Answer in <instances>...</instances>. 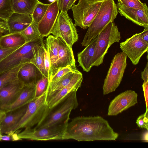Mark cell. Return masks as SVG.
<instances>
[{"mask_svg":"<svg viewBox=\"0 0 148 148\" xmlns=\"http://www.w3.org/2000/svg\"><path fill=\"white\" fill-rule=\"evenodd\" d=\"M26 43L25 38L20 33H8L0 36V47L2 48L20 47Z\"/></svg>","mask_w":148,"mask_h":148,"instance_id":"24","label":"cell"},{"mask_svg":"<svg viewBox=\"0 0 148 148\" xmlns=\"http://www.w3.org/2000/svg\"><path fill=\"white\" fill-rule=\"evenodd\" d=\"M82 73L79 71L70 83L60 90L53 93L46 99L49 109L55 106L61 102L68 95L77 90L83 80Z\"/></svg>","mask_w":148,"mask_h":148,"instance_id":"13","label":"cell"},{"mask_svg":"<svg viewBox=\"0 0 148 148\" xmlns=\"http://www.w3.org/2000/svg\"><path fill=\"white\" fill-rule=\"evenodd\" d=\"M6 116V112L0 109V125Z\"/></svg>","mask_w":148,"mask_h":148,"instance_id":"44","label":"cell"},{"mask_svg":"<svg viewBox=\"0 0 148 148\" xmlns=\"http://www.w3.org/2000/svg\"><path fill=\"white\" fill-rule=\"evenodd\" d=\"M148 110L140 115L137 119L136 123L138 126L141 128L148 130Z\"/></svg>","mask_w":148,"mask_h":148,"instance_id":"35","label":"cell"},{"mask_svg":"<svg viewBox=\"0 0 148 148\" xmlns=\"http://www.w3.org/2000/svg\"><path fill=\"white\" fill-rule=\"evenodd\" d=\"M116 5L121 15L138 25L148 28V9L142 10L129 8L118 3Z\"/></svg>","mask_w":148,"mask_h":148,"instance_id":"16","label":"cell"},{"mask_svg":"<svg viewBox=\"0 0 148 148\" xmlns=\"http://www.w3.org/2000/svg\"><path fill=\"white\" fill-rule=\"evenodd\" d=\"M19 47L9 48H2L0 47V61Z\"/></svg>","mask_w":148,"mask_h":148,"instance_id":"40","label":"cell"},{"mask_svg":"<svg viewBox=\"0 0 148 148\" xmlns=\"http://www.w3.org/2000/svg\"></svg>","mask_w":148,"mask_h":148,"instance_id":"50","label":"cell"},{"mask_svg":"<svg viewBox=\"0 0 148 148\" xmlns=\"http://www.w3.org/2000/svg\"><path fill=\"white\" fill-rule=\"evenodd\" d=\"M49 109L45 92L35 98L28 104L25 114L11 131L15 132L22 128H32L42 120Z\"/></svg>","mask_w":148,"mask_h":148,"instance_id":"4","label":"cell"},{"mask_svg":"<svg viewBox=\"0 0 148 148\" xmlns=\"http://www.w3.org/2000/svg\"><path fill=\"white\" fill-rule=\"evenodd\" d=\"M36 85L24 86L16 100L4 110L5 112L29 103L35 98Z\"/></svg>","mask_w":148,"mask_h":148,"instance_id":"22","label":"cell"},{"mask_svg":"<svg viewBox=\"0 0 148 148\" xmlns=\"http://www.w3.org/2000/svg\"><path fill=\"white\" fill-rule=\"evenodd\" d=\"M23 86L16 79L0 89V109L4 111L16 99Z\"/></svg>","mask_w":148,"mask_h":148,"instance_id":"18","label":"cell"},{"mask_svg":"<svg viewBox=\"0 0 148 148\" xmlns=\"http://www.w3.org/2000/svg\"><path fill=\"white\" fill-rule=\"evenodd\" d=\"M44 65L49 79L51 75V64L49 58L46 47L45 49L44 56Z\"/></svg>","mask_w":148,"mask_h":148,"instance_id":"37","label":"cell"},{"mask_svg":"<svg viewBox=\"0 0 148 148\" xmlns=\"http://www.w3.org/2000/svg\"><path fill=\"white\" fill-rule=\"evenodd\" d=\"M119 134L100 116H78L68 122L62 140L78 141L115 140Z\"/></svg>","mask_w":148,"mask_h":148,"instance_id":"1","label":"cell"},{"mask_svg":"<svg viewBox=\"0 0 148 148\" xmlns=\"http://www.w3.org/2000/svg\"><path fill=\"white\" fill-rule=\"evenodd\" d=\"M121 33L114 22L110 23L97 36L93 60V66H98L102 64L110 47L119 42Z\"/></svg>","mask_w":148,"mask_h":148,"instance_id":"5","label":"cell"},{"mask_svg":"<svg viewBox=\"0 0 148 148\" xmlns=\"http://www.w3.org/2000/svg\"><path fill=\"white\" fill-rule=\"evenodd\" d=\"M141 77L144 82L148 81V63L147 62L143 71L141 72Z\"/></svg>","mask_w":148,"mask_h":148,"instance_id":"42","label":"cell"},{"mask_svg":"<svg viewBox=\"0 0 148 148\" xmlns=\"http://www.w3.org/2000/svg\"><path fill=\"white\" fill-rule=\"evenodd\" d=\"M97 36L93 39L81 52L77 54L79 65L84 71L89 72L93 66V60Z\"/></svg>","mask_w":148,"mask_h":148,"instance_id":"21","label":"cell"},{"mask_svg":"<svg viewBox=\"0 0 148 148\" xmlns=\"http://www.w3.org/2000/svg\"><path fill=\"white\" fill-rule=\"evenodd\" d=\"M43 38L26 42L0 61V73L12 69L22 64L31 62L33 58V48L41 43Z\"/></svg>","mask_w":148,"mask_h":148,"instance_id":"6","label":"cell"},{"mask_svg":"<svg viewBox=\"0 0 148 148\" xmlns=\"http://www.w3.org/2000/svg\"><path fill=\"white\" fill-rule=\"evenodd\" d=\"M2 35H3V33H2L1 32H0V36H2Z\"/></svg>","mask_w":148,"mask_h":148,"instance_id":"48","label":"cell"},{"mask_svg":"<svg viewBox=\"0 0 148 148\" xmlns=\"http://www.w3.org/2000/svg\"><path fill=\"white\" fill-rule=\"evenodd\" d=\"M77 70L76 68H74L69 66L60 69L49 79V82L56 81L70 71H76Z\"/></svg>","mask_w":148,"mask_h":148,"instance_id":"34","label":"cell"},{"mask_svg":"<svg viewBox=\"0 0 148 148\" xmlns=\"http://www.w3.org/2000/svg\"><path fill=\"white\" fill-rule=\"evenodd\" d=\"M45 46L51 62L50 79L55 73L56 63L58 58V44L57 37L52 35L48 36L45 40Z\"/></svg>","mask_w":148,"mask_h":148,"instance_id":"23","label":"cell"},{"mask_svg":"<svg viewBox=\"0 0 148 148\" xmlns=\"http://www.w3.org/2000/svg\"><path fill=\"white\" fill-rule=\"evenodd\" d=\"M49 5L39 1L35 6L32 14L33 21L38 24L45 14Z\"/></svg>","mask_w":148,"mask_h":148,"instance_id":"30","label":"cell"},{"mask_svg":"<svg viewBox=\"0 0 148 148\" xmlns=\"http://www.w3.org/2000/svg\"><path fill=\"white\" fill-rule=\"evenodd\" d=\"M122 52L130 59L132 64L136 65L142 56L148 51V43L140 37L139 33H136L120 43Z\"/></svg>","mask_w":148,"mask_h":148,"instance_id":"11","label":"cell"},{"mask_svg":"<svg viewBox=\"0 0 148 148\" xmlns=\"http://www.w3.org/2000/svg\"><path fill=\"white\" fill-rule=\"evenodd\" d=\"M60 10L57 0L50 4L45 14L38 25V30L42 38L51 34Z\"/></svg>","mask_w":148,"mask_h":148,"instance_id":"14","label":"cell"},{"mask_svg":"<svg viewBox=\"0 0 148 148\" xmlns=\"http://www.w3.org/2000/svg\"><path fill=\"white\" fill-rule=\"evenodd\" d=\"M77 0H75V1H77Z\"/></svg>","mask_w":148,"mask_h":148,"instance_id":"49","label":"cell"},{"mask_svg":"<svg viewBox=\"0 0 148 148\" xmlns=\"http://www.w3.org/2000/svg\"><path fill=\"white\" fill-rule=\"evenodd\" d=\"M139 34L141 38L148 43V28H144L143 31L139 33Z\"/></svg>","mask_w":148,"mask_h":148,"instance_id":"43","label":"cell"},{"mask_svg":"<svg viewBox=\"0 0 148 148\" xmlns=\"http://www.w3.org/2000/svg\"><path fill=\"white\" fill-rule=\"evenodd\" d=\"M49 82V78L44 76L36 85L35 98L38 97L46 92Z\"/></svg>","mask_w":148,"mask_h":148,"instance_id":"32","label":"cell"},{"mask_svg":"<svg viewBox=\"0 0 148 148\" xmlns=\"http://www.w3.org/2000/svg\"><path fill=\"white\" fill-rule=\"evenodd\" d=\"M51 34L61 38L71 47L78 39L76 26L67 12L61 11L59 13Z\"/></svg>","mask_w":148,"mask_h":148,"instance_id":"10","label":"cell"},{"mask_svg":"<svg viewBox=\"0 0 148 148\" xmlns=\"http://www.w3.org/2000/svg\"><path fill=\"white\" fill-rule=\"evenodd\" d=\"M143 89L146 107V110H148V81L143 83Z\"/></svg>","mask_w":148,"mask_h":148,"instance_id":"41","label":"cell"},{"mask_svg":"<svg viewBox=\"0 0 148 148\" xmlns=\"http://www.w3.org/2000/svg\"><path fill=\"white\" fill-rule=\"evenodd\" d=\"M14 12L32 14L38 0H10Z\"/></svg>","mask_w":148,"mask_h":148,"instance_id":"26","label":"cell"},{"mask_svg":"<svg viewBox=\"0 0 148 148\" xmlns=\"http://www.w3.org/2000/svg\"><path fill=\"white\" fill-rule=\"evenodd\" d=\"M118 11L114 0H103L97 15L88 27L82 45L86 46L110 22L114 21Z\"/></svg>","mask_w":148,"mask_h":148,"instance_id":"2","label":"cell"},{"mask_svg":"<svg viewBox=\"0 0 148 148\" xmlns=\"http://www.w3.org/2000/svg\"><path fill=\"white\" fill-rule=\"evenodd\" d=\"M118 1L129 8L142 10L148 9L146 3H142L140 0H118Z\"/></svg>","mask_w":148,"mask_h":148,"instance_id":"33","label":"cell"},{"mask_svg":"<svg viewBox=\"0 0 148 148\" xmlns=\"http://www.w3.org/2000/svg\"><path fill=\"white\" fill-rule=\"evenodd\" d=\"M56 37L58 44V54L56 63L55 73L58 69L67 66L76 68L72 47L61 38Z\"/></svg>","mask_w":148,"mask_h":148,"instance_id":"15","label":"cell"},{"mask_svg":"<svg viewBox=\"0 0 148 148\" xmlns=\"http://www.w3.org/2000/svg\"><path fill=\"white\" fill-rule=\"evenodd\" d=\"M69 120H67L51 126L38 129L25 128L18 133V136L21 140H62Z\"/></svg>","mask_w":148,"mask_h":148,"instance_id":"8","label":"cell"},{"mask_svg":"<svg viewBox=\"0 0 148 148\" xmlns=\"http://www.w3.org/2000/svg\"><path fill=\"white\" fill-rule=\"evenodd\" d=\"M18 131L15 132L11 131L5 135L2 134L0 138L1 141L3 140L16 141L21 140L18 136V133L17 132Z\"/></svg>","mask_w":148,"mask_h":148,"instance_id":"36","label":"cell"},{"mask_svg":"<svg viewBox=\"0 0 148 148\" xmlns=\"http://www.w3.org/2000/svg\"><path fill=\"white\" fill-rule=\"evenodd\" d=\"M0 32L3 34L9 33V30L7 20L0 18Z\"/></svg>","mask_w":148,"mask_h":148,"instance_id":"39","label":"cell"},{"mask_svg":"<svg viewBox=\"0 0 148 148\" xmlns=\"http://www.w3.org/2000/svg\"><path fill=\"white\" fill-rule=\"evenodd\" d=\"M57 0H48V1L51 2V3H52L56 1Z\"/></svg>","mask_w":148,"mask_h":148,"instance_id":"46","label":"cell"},{"mask_svg":"<svg viewBox=\"0 0 148 148\" xmlns=\"http://www.w3.org/2000/svg\"><path fill=\"white\" fill-rule=\"evenodd\" d=\"M79 71L77 70L70 71L56 81L49 82L46 92V99L53 93L67 85Z\"/></svg>","mask_w":148,"mask_h":148,"instance_id":"25","label":"cell"},{"mask_svg":"<svg viewBox=\"0 0 148 148\" xmlns=\"http://www.w3.org/2000/svg\"><path fill=\"white\" fill-rule=\"evenodd\" d=\"M31 14L14 12L7 20L9 33H20L32 23Z\"/></svg>","mask_w":148,"mask_h":148,"instance_id":"20","label":"cell"},{"mask_svg":"<svg viewBox=\"0 0 148 148\" xmlns=\"http://www.w3.org/2000/svg\"><path fill=\"white\" fill-rule=\"evenodd\" d=\"M2 135V134H1L0 131V141H1L0 138Z\"/></svg>","mask_w":148,"mask_h":148,"instance_id":"47","label":"cell"},{"mask_svg":"<svg viewBox=\"0 0 148 148\" xmlns=\"http://www.w3.org/2000/svg\"><path fill=\"white\" fill-rule=\"evenodd\" d=\"M75 0H71L68 6V10L71 9L72 6L74 4L75 2Z\"/></svg>","mask_w":148,"mask_h":148,"instance_id":"45","label":"cell"},{"mask_svg":"<svg viewBox=\"0 0 148 148\" xmlns=\"http://www.w3.org/2000/svg\"><path fill=\"white\" fill-rule=\"evenodd\" d=\"M127 57L122 52L118 53L114 57L104 80V95L115 91L119 86L127 66Z\"/></svg>","mask_w":148,"mask_h":148,"instance_id":"9","label":"cell"},{"mask_svg":"<svg viewBox=\"0 0 148 148\" xmlns=\"http://www.w3.org/2000/svg\"><path fill=\"white\" fill-rule=\"evenodd\" d=\"M103 0H79L71 7L75 25L84 29L90 25L98 13Z\"/></svg>","mask_w":148,"mask_h":148,"instance_id":"7","label":"cell"},{"mask_svg":"<svg viewBox=\"0 0 148 148\" xmlns=\"http://www.w3.org/2000/svg\"><path fill=\"white\" fill-rule=\"evenodd\" d=\"M14 12L10 0H0V18L7 20Z\"/></svg>","mask_w":148,"mask_h":148,"instance_id":"31","label":"cell"},{"mask_svg":"<svg viewBox=\"0 0 148 148\" xmlns=\"http://www.w3.org/2000/svg\"><path fill=\"white\" fill-rule=\"evenodd\" d=\"M71 0H57L59 8L61 12H67L68 6Z\"/></svg>","mask_w":148,"mask_h":148,"instance_id":"38","label":"cell"},{"mask_svg":"<svg viewBox=\"0 0 148 148\" xmlns=\"http://www.w3.org/2000/svg\"><path fill=\"white\" fill-rule=\"evenodd\" d=\"M76 92L75 91L70 93L57 105L49 108L43 119L34 128L36 129L47 127L69 120L71 111L78 106Z\"/></svg>","mask_w":148,"mask_h":148,"instance_id":"3","label":"cell"},{"mask_svg":"<svg viewBox=\"0 0 148 148\" xmlns=\"http://www.w3.org/2000/svg\"><path fill=\"white\" fill-rule=\"evenodd\" d=\"M24 64H21L12 69L0 73V89L17 79L18 71Z\"/></svg>","mask_w":148,"mask_h":148,"instance_id":"28","label":"cell"},{"mask_svg":"<svg viewBox=\"0 0 148 148\" xmlns=\"http://www.w3.org/2000/svg\"><path fill=\"white\" fill-rule=\"evenodd\" d=\"M38 24L32 21L31 23L20 32L25 38L26 42L42 38L38 29Z\"/></svg>","mask_w":148,"mask_h":148,"instance_id":"29","label":"cell"},{"mask_svg":"<svg viewBox=\"0 0 148 148\" xmlns=\"http://www.w3.org/2000/svg\"><path fill=\"white\" fill-rule=\"evenodd\" d=\"M28 104L6 112L5 116L0 125V131L2 134H6L11 131L25 114Z\"/></svg>","mask_w":148,"mask_h":148,"instance_id":"19","label":"cell"},{"mask_svg":"<svg viewBox=\"0 0 148 148\" xmlns=\"http://www.w3.org/2000/svg\"><path fill=\"white\" fill-rule=\"evenodd\" d=\"M137 94L134 91L127 90L116 96L110 102L108 114L116 116L137 103Z\"/></svg>","mask_w":148,"mask_h":148,"instance_id":"12","label":"cell"},{"mask_svg":"<svg viewBox=\"0 0 148 148\" xmlns=\"http://www.w3.org/2000/svg\"><path fill=\"white\" fill-rule=\"evenodd\" d=\"M44 76L38 68L32 63L23 64L19 69L17 79L23 86L36 85L37 81Z\"/></svg>","mask_w":148,"mask_h":148,"instance_id":"17","label":"cell"},{"mask_svg":"<svg viewBox=\"0 0 148 148\" xmlns=\"http://www.w3.org/2000/svg\"><path fill=\"white\" fill-rule=\"evenodd\" d=\"M45 48L43 41L32 48L33 58L31 63H33L45 77H48L44 65V56Z\"/></svg>","mask_w":148,"mask_h":148,"instance_id":"27","label":"cell"}]
</instances>
